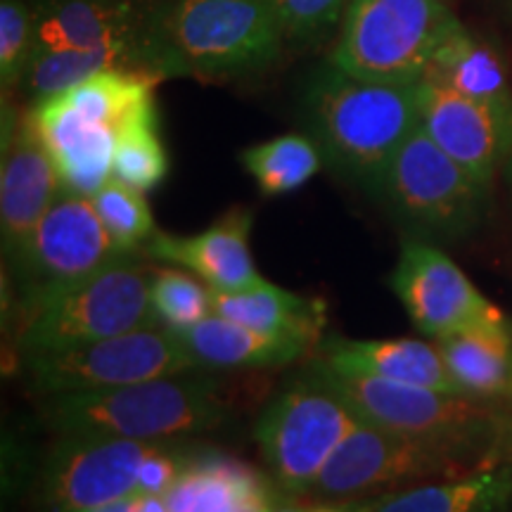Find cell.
Here are the masks:
<instances>
[{
  "label": "cell",
  "mask_w": 512,
  "mask_h": 512,
  "mask_svg": "<svg viewBox=\"0 0 512 512\" xmlns=\"http://www.w3.org/2000/svg\"><path fill=\"white\" fill-rule=\"evenodd\" d=\"M373 195L418 240H456L484 219L489 185L448 157L420 124L387 164Z\"/></svg>",
  "instance_id": "cell-7"
},
{
  "label": "cell",
  "mask_w": 512,
  "mask_h": 512,
  "mask_svg": "<svg viewBox=\"0 0 512 512\" xmlns=\"http://www.w3.org/2000/svg\"><path fill=\"white\" fill-rule=\"evenodd\" d=\"M91 200L100 221L110 230L112 240L126 254L136 256L138 252H143L152 235L157 233L145 192L121 183L119 178L112 176Z\"/></svg>",
  "instance_id": "cell-28"
},
{
  "label": "cell",
  "mask_w": 512,
  "mask_h": 512,
  "mask_svg": "<svg viewBox=\"0 0 512 512\" xmlns=\"http://www.w3.org/2000/svg\"><path fill=\"white\" fill-rule=\"evenodd\" d=\"M64 192L34 107H5L3 162H0V233L3 252L12 259L36 223Z\"/></svg>",
  "instance_id": "cell-16"
},
{
  "label": "cell",
  "mask_w": 512,
  "mask_h": 512,
  "mask_svg": "<svg viewBox=\"0 0 512 512\" xmlns=\"http://www.w3.org/2000/svg\"><path fill=\"white\" fill-rule=\"evenodd\" d=\"M31 107L62 188L74 195L93 197L112 178L117 133L81 114L62 95Z\"/></svg>",
  "instance_id": "cell-18"
},
{
  "label": "cell",
  "mask_w": 512,
  "mask_h": 512,
  "mask_svg": "<svg viewBox=\"0 0 512 512\" xmlns=\"http://www.w3.org/2000/svg\"><path fill=\"white\" fill-rule=\"evenodd\" d=\"M36 53L34 5L0 0V81L3 91H17Z\"/></svg>",
  "instance_id": "cell-31"
},
{
  "label": "cell",
  "mask_w": 512,
  "mask_h": 512,
  "mask_svg": "<svg viewBox=\"0 0 512 512\" xmlns=\"http://www.w3.org/2000/svg\"><path fill=\"white\" fill-rule=\"evenodd\" d=\"M422 79L441 83L467 98L512 102L505 64L489 43L458 24L434 53Z\"/></svg>",
  "instance_id": "cell-26"
},
{
  "label": "cell",
  "mask_w": 512,
  "mask_h": 512,
  "mask_svg": "<svg viewBox=\"0 0 512 512\" xmlns=\"http://www.w3.org/2000/svg\"><path fill=\"white\" fill-rule=\"evenodd\" d=\"M313 373L328 382L366 425L475 448L486 458V467H491V451L508 403H489L375 375L335 370L320 361L313 366Z\"/></svg>",
  "instance_id": "cell-4"
},
{
  "label": "cell",
  "mask_w": 512,
  "mask_h": 512,
  "mask_svg": "<svg viewBox=\"0 0 512 512\" xmlns=\"http://www.w3.org/2000/svg\"><path fill=\"white\" fill-rule=\"evenodd\" d=\"M159 0H36V50L136 48L166 79L157 46Z\"/></svg>",
  "instance_id": "cell-15"
},
{
  "label": "cell",
  "mask_w": 512,
  "mask_h": 512,
  "mask_svg": "<svg viewBox=\"0 0 512 512\" xmlns=\"http://www.w3.org/2000/svg\"><path fill=\"white\" fill-rule=\"evenodd\" d=\"M162 441L60 437L43 472V494L55 512H81L138 494V472Z\"/></svg>",
  "instance_id": "cell-13"
},
{
  "label": "cell",
  "mask_w": 512,
  "mask_h": 512,
  "mask_svg": "<svg viewBox=\"0 0 512 512\" xmlns=\"http://www.w3.org/2000/svg\"><path fill=\"white\" fill-rule=\"evenodd\" d=\"M484 467L486 458L475 448L361 422L332 453L311 494L328 501H358L434 479H458Z\"/></svg>",
  "instance_id": "cell-8"
},
{
  "label": "cell",
  "mask_w": 512,
  "mask_h": 512,
  "mask_svg": "<svg viewBox=\"0 0 512 512\" xmlns=\"http://www.w3.org/2000/svg\"><path fill=\"white\" fill-rule=\"evenodd\" d=\"M188 375L46 396L43 425L57 437L131 441H176L216 430L228 418L226 401L214 384Z\"/></svg>",
  "instance_id": "cell-2"
},
{
  "label": "cell",
  "mask_w": 512,
  "mask_h": 512,
  "mask_svg": "<svg viewBox=\"0 0 512 512\" xmlns=\"http://www.w3.org/2000/svg\"><path fill=\"white\" fill-rule=\"evenodd\" d=\"M110 69L143 72L157 76L150 57L136 48H60L36 50L31 57L19 91L31 105H41L55 95L67 93L81 81ZM159 79V76H157Z\"/></svg>",
  "instance_id": "cell-25"
},
{
  "label": "cell",
  "mask_w": 512,
  "mask_h": 512,
  "mask_svg": "<svg viewBox=\"0 0 512 512\" xmlns=\"http://www.w3.org/2000/svg\"><path fill=\"white\" fill-rule=\"evenodd\" d=\"M273 512H306V510H302V508H278V510H273Z\"/></svg>",
  "instance_id": "cell-38"
},
{
  "label": "cell",
  "mask_w": 512,
  "mask_h": 512,
  "mask_svg": "<svg viewBox=\"0 0 512 512\" xmlns=\"http://www.w3.org/2000/svg\"><path fill=\"white\" fill-rule=\"evenodd\" d=\"M510 10H512V0H510Z\"/></svg>",
  "instance_id": "cell-39"
},
{
  "label": "cell",
  "mask_w": 512,
  "mask_h": 512,
  "mask_svg": "<svg viewBox=\"0 0 512 512\" xmlns=\"http://www.w3.org/2000/svg\"><path fill=\"white\" fill-rule=\"evenodd\" d=\"M159 121H143L117 136L112 176L140 192L155 190L169 171V157L157 133Z\"/></svg>",
  "instance_id": "cell-30"
},
{
  "label": "cell",
  "mask_w": 512,
  "mask_h": 512,
  "mask_svg": "<svg viewBox=\"0 0 512 512\" xmlns=\"http://www.w3.org/2000/svg\"><path fill=\"white\" fill-rule=\"evenodd\" d=\"M152 309L162 328L185 332L214 313L211 287L178 266L159 268L152 275Z\"/></svg>",
  "instance_id": "cell-29"
},
{
  "label": "cell",
  "mask_w": 512,
  "mask_h": 512,
  "mask_svg": "<svg viewBox=\"0 0 512 512\" xmlns=\"http://www.w3.org/2000/svg\"><path fill=\"white\" fill-rule=\"evenodd\" d=\"M211 306L214 313L245 328L259 330L264 335L306 339L311 344L316 342L325 316L323 302L299 297L283 287L271 285L268 280L242 292L211 290Z\"/></svg>",
  "instance_id": "cell-24"
},
{
  "label": "cell",
  "mask_w": 512,
  "mask_h": 512,
  "mask_svg": "<svg viewBox=\"0 0 512 512\" xmlns=\"http://www.w3.org/2000/svg\"><path fill=\"white\" fill-rule=\"evenodd\" d=\"M306 114L323 157L375 192L396 150L420 124V81H366L328 64L313 76Z\"/></svg>",
  "instance_id": "cell-1"
},
{
  "label": "cell",
  "mask_w": 512,
  "mask_h": 512,
  "mask_svg": "<svg viewBox=\"0 0 512 512\" xmlns=\"http://www.w3.org/2000/svg\"><path fill=\"white\" fill-rule=\"evenodd\" d=\"M392 290L406 306L415 328L432 339L505 323L503 313L427 240L403 242L392 273Z\"/></svg>",
  "instance_id": "cell-12"
},
{
  "label": "cell",
  "mask_w": 512,
  "mask_h": 512,
  "mask_svg": "<svg viewBox=\"0 0 512 512\" xmlns=\"http://www.w3.org/2000/svg\"><path fill=\"white\" fill-rule=\"evenodd\" d=\"M176 335L197 368L214 370L278 368L297 361L311 349L306 339L264 335L219 313H211L202 323Z\"/></svg>",
  "instance_id": "cell-20"
},
{
  "label": "cell",
  "mask_w": 512,
  "mask_h": 512,
  "mask_svg": "<svg viewBox=\"0 0 512 512\" xmlns=\"http://www.w3.org/2000/svg\"><path fill=\"white\" fill-rule=\"evenodd\" d=\"M320 363L335 370L375 375L382 380L465 396L437 342L330 337L320 344Z\"/></svg>",
  "instance_id": "cell-19"
},
{
  "label": "cell",
  "mask_w": 512,
  "mask_h": 512,
  "mask_svg": "<svg viewBox=\"0 0 512 512\" xmlns=\"http://www.w3.org/2000/svg\"><path fill=\"white\" fill-rule=\"evenodd\" d=\"M249 233H252V211L235 207L207 230L190 238H176L157 230L147 242L145 254L185 268L214 292H242L264 283L249 252Z\"/></svg>",
  "instance_id": "cell-17"
},
{
  "label": "cell",
  "mask_w": 512,
  "mask_h": 512,
  "mask_svg": "<svg viewBox=\"0 0 512 512\" xmlns=\"http://www.w3.org/2000/svg\"><path fill=\"white\" fill-rule=\"evenodd\" d=\"M420 126L448 157L489 188L512 157V102L467 98L422 79Z\"/></svg>",
  "instance_id": "cell-14"
},
{
  "label": "cell",
  "mask_w": 512,
  "mask_h": 512,
  "mask_svg": "<svg viewBox=\"0 0 512 512\" xmlns=\"http://www.w3.org/2000/svg\"><path fill=\"white\" fill-rule=\"evenodd\" d=\"M465 396L512 403V332L508 323L482 325L437 339Z\"/></svg>",
  "instance_id": "cell-23"
},
{
  "label": "cell",
  "mask_w": 512,
  "mask_h": 512,
  "mask_svg": "<svg viewBox=\"0 0 512 512\" xmlns=\"http://www.w3.org/2000/svg\"><path fill=\"white\" fill-rule=\"evenodd\" d=\"M512 505V465L484 467L458 479L406 486L354 503V512H505Z\"/></svg>",
  "instance_id": "cell-21"
},
{
  "label": "cell",
  "mask_w": 512,
  "mask_h": 512,
  "mask_svg": "<svg viewBox=\"0 0 512 512\" xmlns=\"http://www.w3.org/2000/svg\"><path fill=\"white\" fill-rule=\"evenodd\" d=\"M136 503H138V494H133V496L119 498V501L98 505V508L81 510V512H136Z\"/></svg>",
  "instance_id": "cell-35"
},
{
  "label": "cell",
  "mask_w": 512,
  "mask_h": 512,
  "mask_svg": "<svg viewBox=\"0 0 512 512\" xmlns=\"http://www.w3.org/2000/svg\"><path fill=\"white\" fill-rule=\"evenodd\" d=\"M361 418L328 382L313 373L266 408L256 422V441L275 484L287 494H311L337 446Z\"/></svg>",
  "instance_id": "cell-11"
},
{
  "label": "cell",
  "mask_w": 512,
  "mask_h": 512,
  "mask_svg": "<svg viewBox=\"0 0 512 512\" xmlns=\"http://www.w3.org/2000/svg\"><path fill=\"white\" fill-rule=\"evenodd\" d=\"M306 512H354V505L351 503H344V505L323 503V505H313V508H306Z\"/></svg>",
  "instance_id": "cell-37"
},
{
  "label": "cell",
  "mask_w": 512,
  "mask_h": 512,
  "mask_svg": "<svg viewBox=\"0 0 512 512\" xmlns=\"http://www.w3.org/2000/svg\"><path fill=\"white\" fill-rule=\"evenodd\" d=\"M152 275L155 271L133 256L36 304L22 313L17 356L79 347L159 325L152 309Z\"/></svg>",
  "instance_id": "cell-5"
},
{
  "label": "cell",
  "mask_w": 512,
  "mask_h": 512,
  "mask_svg": "<svg viewBox=\"0 0 512 512\" xmlns=\"http://www.w3.org/2000/svg\"><path fill=\"white\" fill-rule=\"evenodd\" d=\"M505 463L512 465V403L505 406L501 432H498L494 451H491V467L505 465Z\"/></svg>",
  "instance_id": "cell-34"
},
{
  "label": "cell",
  "mask_w": 512,
  "mask_h": 512,
  "mask_svg": "<svg viewBox=\"0 0 512 512\" xmlns=\"http://www.w3.org/2000/svg\"><path fill=\"white\" fill-rule=\"evenodd\" d=\"M126 259L133 256L112 240L91 197L64 190L10 259L19 316Z\"/></svg>",
  "instance_id": "cell-10"
},
{
  "label": "cell",
  "mask_w": 512,
  "mask_h": 512,
  "mask_svg": "<svg viewBox=\"0 0 512 512\" xmlns=\"http://www.w3.org/2000/svg\"><path fill=\"white\" fill-rule=\"evenodd\" d=\"M31 392H100L197 370L176 332L152 325L98 342L19 358Z\"/></svg>",
  "instance_id": "cell-9"
},
{
  "label": "cell",
  "mask_w": 512,
  "mask_h": 512,
  "mask_svg": "<svg viewBox=\"0 0 512 512\" xmlns=\"http://www.w3.org/2000/svg\"><path fill=\"white\" fill-rule=\"evenodd\" d=\"M136 512H169V505H166V498L164 496L138 494Z\"/></svg>",
  "instance_id": "cell-36"
},
{
  "label": "cell",
  "mask_w": 512,
  "mask_h": 512,
  "mask_svg": "<svg viewBox=\"0 0 512 512\" xmlns=\"http://www.w3.org/2000/svg\"><path fill=\"white\" fill-rule=\"evenodd\" d=\"M444 0H351L332 67L382 83H418L458 27Z\"/></svg>",
  "instance_id": "cell-6"
},
{
  "label": "cell",
  "mask_w": 512,
  "mask_h": 512,
  "mask_svg": "<svg viewBox=\"0 0 512 512\" xmlns=\"http://www.w3.org/2000/svg\"><path fill=\"white\" fill-rule=\"evenodd\" d=\"M164 498L169 512H242L247 505L271 501L254 467L221 453L192 456Z\"/></svg>",
  "instance_id": "cell-22"
},
{
  "label": "cell",
  "mask_w": 512,
  "mask_h": 512,
  "mask_svg": "<svg viewBox=\"0 0 512 512\" xmlns=\"http://www.w3.org/2000/svg\"><path fill=\"white\" fill-rule=\"evenodd\" d=\"M240 159L261 192L278 197L309 183L320 171L325 157L316 140L290 133L247 147Z\"/></svg>",
  "instance_id": "cell-27"
},
{
  "label": "cell",
  "mask_w": 512,
  "mask_h": 512,
  "mask_svg": "<svg viewBox=\"0 0 512 512\" xmlns=\"http://www.w3.org/2000/svg\"><path fill=\"white\" fill-rule=\"evenodd\" d=\"M285 41L313 43L342 27L351 0H271Z\"/></svg>",
  "instance_id": "cell-32"
},
{
  "label": "cell",
  "mask_w": 512,
  "mask_h": 512,
  "mask_svg": "<svg viewBox=\"0 0 512 512\" xmlns=\"http://www.w3.org/2000/svg\"><path fill=\"white\" fill-rule=\"evenodd\" d=\"M190 453L176 448V441H162L147 453L138 472V494L164 496L176 479L181 477L185 465L190 463Z\"/></svg>",
  "instance_id": "cell-33"
},
{
  "label": "cell",
  "mask_w": 512,
  "mask_h": 512,
  "mask_svg": "<svg viewBox=\"0 0 512 512\" xmlns=\"http://www.w3.org/2000/svg\"><path fill=\"white\" fill-rule=\"evenodd\" d=\"M155 31L166 76L264 72L285 46L271 0H159Z\"/></svg>",
  "instance_id": "cell-3"
}]
</instances>
